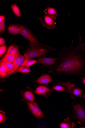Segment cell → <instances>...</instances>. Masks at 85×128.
Instances as JSON below:
<instances>
[{
  "label": "cell",
  "mask_w": 85,
  "mask_h": 128,
  "mask_svg": "<svg viewBox=\"0 0 85 128\" xmlns=\"http://www.w3.org/2000/svg\"><path fill=\"white\" fill-rule=\"evenodd\" d=\"M34 92V91L32 90L31 88L29 87H27L26 89L22 90L20 93L21 96V101H28L34 102L35 98Z\"/></svg>",
  "instance_id": "8"
},
{
  "label": "cell",
  "mask_w": 85,
  "mask_h": 128,
  "mask_svg": "<svg viewBox=\"0 0 85 128\" xmlns=\"http://www.w3.org/2000/svg\"><path fill=\"white\" fill-rule=\"evenodd\" d=\"M25 59V57L20 54V53L15 55V59L13 62L14 65V68L12 71L8 74V76H9L11 74L17 73L18 70L22 66Z\"/></svg>",
  "instance_id": "10"
},
{
  "label": "cell",
  "mask_w": 85,
  "mask_h": 128,
  "mask_svg": "<svg viewBox=\"0 0 85 128\" xmlns=\"http://www.w3.org/2000/svg\"><path fill=\"white\" fill-rule=\"evenodd\" d=\"M53 91V90L51 89L49 85L47 84L39 85L36 88L34 93L38 95L47 98L51 95Z\"/></svg>",
  "instance_id": "6"
},
{
  "label": "cell",
  "mask_w": 85,
  "mask_h": 128,
  "mask_svg": "<svg viewBox=\"0 0 85 128\" xmlns=\"http://www.w3.org/2000/svg\"><path fill=\"white\" fill-rule=\"evenodd\" d=\"M26 102L29 110L34 117L38 119L45 118V114L37 103L28 101Z\"/></svg>",
  "instance_id": "4"
},
{
  "label": "cell",
  "mask_w": 85,
  "mask_h": 128,
  "mask_svg": "<svg viewBox=\"0 0 85 128\" xmlns=\"http://www.w3.org/2000/svg\"><path fill=\"white\" fill-rule=\"evenodd\" d=\"M0 76L1 81L4 82L6 79L9 76L7 73V69L5 65V62H0Z\"/></svg>",
  "instance_id": "13"
},
{
  "label": "cell",
  "mask_w": 85,
  "mask_h": 128,
  "mask_svg": "<svg viewBox=\"0 0 85 128\" xmlns=\"http://www.w3.org/2000/svg\"><path fill=\"white\" fill-rule=\"evenodd\" d=\"M5 44V40L4 39L1 37L0 38V45H1L4 44Z\"/></svg>",
  "instance_id": "27"
},
{
  "label": "cell",
  "mask_w": 85,
  "mask_h": 128,
  "mask_svg": "<svg viewBox=\"0 0 85 128\" xmlns=\"http://www.w3.org/2000/svg\"><path fill=\"white\" fill-rule=\"evenodd\" d=\"M31 72L30 67H28L25 66H22L18 70V72L23 73L27 74Z\"/></svg>",
  "instance_id": "23"
},
{
  "label": "cell",
  "mask_w": 85,
  "mask_h": 128,
  "mask_svg": "<svg viewBox=\"0 0 85 128\" xmlns=\"http://www.w3.org/2000/svg\"><path fill=\"white\" fill-rule=\"evenodd\" d=\"M70 118L77 120L85 126V105L82 103L75 101L72 103L71 114Z\"/></svg>",
  "instance_id": "3"
},
{
  "label": "cell",
  "mask_w": 85,
  "mask_h": 128,
  "mask_svg": "<svg viewBox=\"0 0 85 128\" xmlns=\"http://www.w3.org/2000/svg\"><path fill=\"white\" fill-rule=\"evenodd\" d=\"M15 58V56L8 54H6L2 58L0 61V62H9L13 63Z\"/></svg>",
  "instance_id": "18"
},
{
  "label": "cell",
  "mask_w": 85,
  "mask_h": 128,
  "mask_svg": "<svg viewBox=\"0 0 85 128\" xmlns=\"http://www.w3.org/2000/svg\"><path fill=\"white\" fill-rule=\"evenodd\" d=\"M7 49V46L6 45L1 46L0 47V56L1 57L5 52Z\"/></svg>",
  "instance_id": "25"
},
{
  "label": "cell",
  "mask_w": 85,
  "mask_h": 128,
  "mask_svg": "<svg viewBox=\"0 0 85 128\" xmlns=\"http://www.w3.org/2000/svg\"><path fill=\"white\" fill-rule=\"evenodd\" d=\"M56 50L53 48L39 42L30 44L24 55L25 59L46 57L50 53Z\"/></svg>",
  "instance_id": "2"
},
{
  "label": "cell",
  "mask_w": 85,
  "mask_h": 128,
  "mask_svg": "<svg viewBox=\"0 0 85 128\" xmlns=\"http://www.w3.org/2000/svg\"><path fill=\"white\" fill-rule=\"evenodd\" d=\"M57 60L56 58L40 57L38 59V61L46 67H49L54 64Z\"/></svg>",
  "instance_id": "12"
},
{
  "label": "cell",
  "mask_w": 85,
  "mask_h": 128,
  "mask_svg": "<svg viewBox=\"0 0 85 128\" xmlns=\"http://www.w3.org/2000/svg\"><path fill=\"white\" fill-rule=\"evenodd\" d=\"M39 19L41 21L43 26L48 29H53L56 26V23L53 18L46 14L43 15Z\"/></svg>",
  "instance_id": "9"
},
{
  "label": "cell",
  "mask_w": 85,
  "mask_h": 128,
  "mask_svg": "<svg viewBox=\"0 0 85 128\" xmlns=\"http://www.w3.org/2000/svg\"><path fill=\"white\" fill-rule=\"evenodd\" d=\"M79 42L77 46L69 48L64 46L57 54L58 61L49 70L57 76L74 75L85 76V41L79 33Z\"/></svg>",
  "instance_id": "1"
},
{
  "label": "cell",
  "mask_w": 85,
  "mask_h": 128,
  "mask_svg": "<svg viewBox=\"0 0 85 128\" xmlns=\"http://www.w3.org/2000/svg\"><path fill=\"white\" fill-rule=\"evenodd\" d=\"M4 20V16H0V22H1Z\"/></svg>",
  "instance_id": "29"
},
{
  "label": "cell",
  "mask_w": 85,
  "mask_h": 128,
  "mask_svg": "<svg viewBox=\"0 0 85 128\" xmlns=\"http://www.w3.org/2000/svg\"><path fill=\"white\" fill-rule=\"evenodd\" d=\"M38 62V60L32 58L25 59L22 66H25L28 67Z\"/></svg>",
  "instance_id": "19"
},
{
  "label": "cell",
  "mask_w": 85,
  "mask_h": 128,
  "mask_svg": "<svg viewBox=\"0 0 85 128\" xmlns=\"http://www.w3.org/2000/svg\"><path fill=\"white\" fill-rule=\"evenodd\" d=\"M6 120L5 114V112L1 110H0V123L2 124Z\"/></svg>",
  "instance_id": "24"
},
{
  "label": "cell",
  "mask_w": 85,
  "mask_h": 128,
  "mask_svg": "<svg viewBox=\"0 0 85 128\" xmlns=\"http://www.w3.org/2000/svg\"><path fill=\"white\" fill-rule=\"evenodd\" d=\"M74 84H71L70 82H62L59 81L57 83L54 82L52 87L53 89L58 92H63L67 91L69 94L71 93L72 88L75 87Z\"/></svg>",
  "instance_id": "5"
},
{
  "label": "cell",
  "mask_w": 85,
  "mask_h": 128,
  "mask_svg": "<svg viewBox=\"0 0 85 128\" xmlns=\"http://www.w3.org/2000/svg\"><path fill=\"white\" fill-rule=\"evenodd\" d=\"M8 30V32L12 34H20L19 27L18 25H12L9 26Z\"/></svg>",
  "instance_id": "17"
},
{
  "label": "cell",
  "mask_w": 85,
  "mask_h": 128,
  "mask_svg": "<svg viewBox=\"0 0 85 128\" xmlns=\"http://www.w3.org/2000/svg\"><path fill=\"white\" fill-rule=\"evenodd\" d=\"M11 8L12 10L15 15L18 17H21V15L20 11L19 8L16 4H12Z\"/></svg>",
  "instance_id": "22"
},
{
  "label": "cell",
  "mask_w": 85,
  "mask_h": 128,
  "mask_svg": "<svg viewBox=\"0 0 85 128\" xmlns=\"http://www.w3.org/2000/svg\"><path fill=\"white\" fill-rule=\"evenodd\" d=\"M45 14H46L54 19H56L57 16V11L53 8L47 7L44 11Z\"/></svg>",
  "instance_id": "15"
},
{
  "label": "cell",
  "mask_w": 85,
  "mask_h": 128,
  "mask_svg": "<svg viewBox=\"0 0 85 128\" xmlns=\"http://www.w3.org/2000/svg\"><path fill=\"white\" fill-rule=\"evenodd\" d=\"M82 83L83 85H85V76L83 78L82 81Z\"/></svg>",
  "instance_id": "28"
},
{
  "label": "cell",
  "mask_w": 85,
  "mask_h": 128,
  "mask_svg": "<svg viewBox=\"0 0 85 128\" xmlns=\"http://www.w3.org/2000/svg\"><path fill=\"white\" fill-rule=\"evenodd\" d=\"M53 80L50 75L48 74H43L40 77L33 82L40 85L46 84L49 83Z\"/></svg>",
  "instance_id": "11"
},
{
  "label": "cell",
  "mask_w": 85,
  "mask_h": 128,
  "mask_svg": "<svg viewBox=\"0 0 85 128\" xmlns=\"http://www.w3.org/2000/svg\"><path fill=\"white\" fill-rule=\"evenodd\" d=\"M4 20L0 22V32H3L5 30Z\"/></svg>",
  "instance_id": "26"
},
{
  "label": "cell",
  "mask_w": 85,
  "mask_h": 128,
  "mask_svg": "<svg viewBox=\"0 0 85 128\" xmlns=\"http://www.w3.org/2000/svg\"><path fill=\"white\" fill-rule=\"evenodd\" d=\"M83 90L78 88H72L71 93L72 95L77 97L81 96L83 94Z\"/></svg>",
  "instance_id": "20"
},
{
  "label": "cell",
  "mask_w": 85,
  "mask_h": 128,
  "mask_svg": "<svg viewBox=\"0 0 85 128\" xmlns=\"http://www.w3.org/2000/svg\"><path fill=\"white\" fill-rule=\"evenodd\" d=\"M76 125L74 122H71L70 118H67L65 119L64 122L59 124V126L61 128H74Z\"/></svg>",
  "instance_id": "14"
},
{
  "label": "cell",
  "mask_w": 85,
  "mask_h": 128,
  "mask_svg": "<svg viewBox=\"0 0 85 128\" xmlns=\"http://www.w3.org/2000/svg\"><path fill=\"white\" fill-rule=\"evenodd\" d=\"M19 30L20 34L22 36L29 40L30 44L39 42L37 39L35 37L32 32L23 26H20L19 27Z\"/></svg>",
  "instance_id": "7"
},
{
  "label": "cell",
  "mask_w": 85,
  "mask_h": 128,
  "mask_svg": "<svg viewBox=\"0 0 85 128\" xmlns=\"http://www.w3.org/2000/svg\"><path fill=\"white\" fill-rule=\"evenodd\" d=\"M5 65L6 67L7 73L8 75V74L12 71L14 68V65L13 63L9 62H5Z\"/></svg>",
  "instance_id": "21"
},
{
  "label": "cell",
  "mask_w": 85,
  "mask_h": 128,
  "mask_svg": "<svg viewBox=\"0 0 85 128\" xmlns=\"http://www.w3.org/2000/svg\"><path fill=\"white\" fill-rule=\"evenodd\" d=\"M84 98L85 99V94L84 96Z\"/></svg>",
  "instance_id": "30"
},
{
  "label": "cell",
  "mask_w": 85,
  "mask_h": 128,
  "mask_svg": "<svg viewBox=\"0 0 85 128\" xmlns=\"http://www.w3.org/2000/svg\"><path fill=\"white\" fill-rule=\"evenodd\" d=\"M19 53V48L17 46L14 45L9 46L7 52V54L15 56Z\"/></svg>",
  "instance_id": "16"
}]
</instances>
